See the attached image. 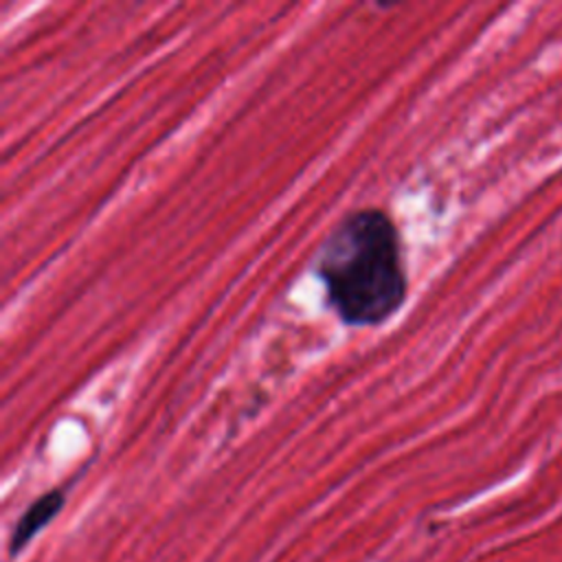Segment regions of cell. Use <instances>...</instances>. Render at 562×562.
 <instances>
[{"instance_id": "6da1fadb", "label": "cell", "mask_w": 562, "mask_h": 562, "mask_svg": "<svg viewBox=\"0 0 562 562\" xmlns=\"http://www.w3.org/2000/svg\"><path fill=\"white\" fill-rule=\"evenodd\" d=\"M314 263L329 307L349 327L382 325L406 301L400 233L380 209L347 213L323 239Z\"/></svg>"}, {"instance_id": "7a4b0ae2", "label": "cell", "mask_w": 562, "mask_h": 562, "mask_svg": "<svg viewBox=\"0 0 562 562\" xmlns=\"http://www.w3.org/2000/svg\"><path fill=\"white\" fill-rule=\"evenodd\" d=\"M64 505V494L59 490H50L42 494L37 501H33L26 512L20 516L13 533H11V544L9 551L15 555L37 531H42L61 509Z\"/></svg>"}]
</instances>
